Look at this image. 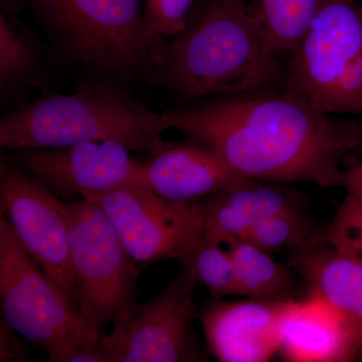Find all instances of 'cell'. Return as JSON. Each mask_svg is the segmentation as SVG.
I'll return each instance as SVG.
<instances>
[{
  "instance_id": "603a6c76",
  "label": "cell",
  "mask_w": 362,
  "mask_h": 362,
  "mask_svg": "<svg viewBox=\"0 0 362 362\" xmlns=\"http://www.w3.org/2000/svg\"><path fill=\"white\" fill-rule=\"evenodd\" d=\"M311 240L328 243L338 251L362 259V207L345 199L330 226Z\"/></svg>"
},
{
  "instance_id": "d4e9b609",
  "label": "cell",
  "mask_w": 362,
  "mask_h": 362,
  "mask_svg": "<svg viewBox=\"0 0 362 362\" xmlns=\"http://www.w3.org/2000/svg\"><path fill=\"white\" fill-rule=\"evenodd\" d=\"M344 188L347 192L345 199L362 207V156L351 168L346 169Z\"/></svg>"
},
{
  "instance_id": "7c38bea8",
  "label": "cell",
  "mask_w": 362,
  "mask_h": 362,
  "mask_svg": "<svg viewBox=\"0 0 362 362\" xmlns=\"http://www.w3.org/2000/svg\"><path fill=\"white\" fill-rule=\"evenodd\" d=\"M294 301L211 299L201 315L209 351L221 362L270 361L280 349L283 319Z\"/></svg>"
},
{
  "instance_id": "ac0fdd59",
  "label": "cell",
  "mask_w": 362,
  "mask_h": 362,
  "mask_svg": "<svg viewBox=\"0 0 362 362\" xmlns=\"http://www.w3.org/2000/svg\"><path fill=\"white\" fill-rule=\"evenodd\" d=\"M226 245L232 254L240 296L272 302L309 296L307 286L291 267L275 261L269 252L242 240Z\"/></svg>"
},
{
  "instance_id": "52a82bcc",
  "label": "cell",
  "mask_w": 362,
  "mask_h": 362,
  "mask_svg": "<svg viewBox=\"0 0 362 362\" xmlns=\"http://www.w3.org/2000/svg\"><path fill=\"white\" fill-rule=\"evenodd\" d=\"M64 209L78 308L100 330L136 303L140 269L103 209L87 199Z\"/></svg>"
},
{
  "instance_id": "9a60e30c",
  "label": "cell",
  "mask_w": 362,
  "mask_h": 362,
  "mask_svg": "<svg viewBox=\"0 0 362 362\" xmlns=\"http://www.w3.org/2000/svg\"><path fill=\"white\" fill-rule=\"evenodd\" d=\"M286 185L240 176L218 194L199 202L206 233L226 245L242 240L255 223L264 218L303 209V194Z\"/></svg>"
},
{
  "instance_id": "5b68a950",
  "label": "cell",
  "mask_w": 362,
  "mask_h": 362,
  "mask_svg": "<svg viewBox=\"0 0 362 362\" xmlns=\"http://www.w3.org/2000/svg\"><path fill=\"white\" fill-rule=\"evenodd\" d=\"M1 315L26 341L47 352L45 361L71 362L96 349L100 330L45 275L8 221L0 218Z\"/></svg>"
},
{
  "instance_id": "ba28073f",
  "label": "cell",
  "mask_w": 362,
  "mask_h": 362,
  "mask_svg": "<svg viewBox=\"0 0 362 362\" xmlns=\"http://www.w3.org/2000/svg\"><path fill=\"white\" fill-rule=\"evenodd\" d=\"M197 286L190 272L180 265L153 299L121 312L113 321V330L100 337L105 362L207 361L194 325Z\"/></svg>"
},
{
  "instance_id": "7402d4cb",
  "label": "cell",
  "mask_w": 362,
  "mask_h": 362,
  "mask_svg": "<svg viewBox=\"0 0 362 362\" xmlns=\"http://www.w3.org/2000/svg\"><path fill=\"white\" fill-rule=\"evenodd\" d=\"M195 0H144L145 25L150 47L170 40L188 25V16Z\"/></svg>"
},
{
  "instance_id": "5bb4252c",
  "label": "cell",
  "mask_w": 362,
  "mask_h": 362,
  "mask_svg": "<svg viewBox=\"0 0 362 362\" xmlns=\"http://www.w3.org/2000/svg\"><path fill=\"white\" fill-rule=\"evenodd\" d=\"M144 188L180 204H199L240 177L218 154L201 143L164 142L142 162Z\"/></svg>"
},
{
  "instance_id": "8fae6325",
  "label": "cell",
  "mask_w": 362,
  "mask_h": 362,
  "mask_svg": "<svg viewBox=\"0 0 362 362\" xmlns=\"http://www.w3.org/2000/svg\"><path fill=\"white\" fill-rule=\"evenodd\" d=\"M13 160L54 194L82 197L123 187H144L142 162L114 141L11 150Z\"/></svg>"
},
{
  "instance_id": "8992f818",
  "label": "cell",
  "mask_w": 362,
  "mask_h": 362,
  "mask_svg": "<svg viewBox=\"0 0 362 362\" xmlns=\"http://www.w3.org/2000/svg\"><path fill=\"white\" fill-rule=\"evenodd\" d=\"M284 87L334 115L362 112V4L323 0L285 62Z\"/></svg>"
},
{
  "instance_id": "ffe728a7",
  "label": "cell",
  "mask_w": 362,
  "mask_h": 362,
  "mask_svg": "<svg viewBox=\"0 0 362 362\" xmlns=\"http://www.w3.org/2000/svg\"><path fill=\"white\" fill-rule=\"evenodd\" d=\"M192 274L197 285L204 286L211 299L240 296L237 275L226 245L204 233L187 258L180 262Z\"/></svg>"
},
{
  "instance_id": "277c9868",
  "label": "cell",
  "mask_w": 362,
  "mask_h": 362,
  "mask_svg": "<svg viewBox=\"0 0 362 362\" xmlns=\"http://www.w3.org/2000/svg\"><path fill=\"white\" fill-rule=\"evenodd\" d=\"M61 66L82 78L144 81L150 44L141 0H23Z\"/></svg>"
},
{
  "instance_id": "3957f363",
  "label": "cell",
  "mask_w": 362,
  "mask_h": 362,
  "mask_svg": "<svg viewBox=\"0 0 362 362\" xmlns=\"http://www.w3.org/2000/svg\"><path fill=\"white\" fill-rule=\"evenodd\" d=\"M168 130L161 113L133 96L129 86L82 78L71 94L51 95L2 117L0 146L56 148L114 141L150 156L163 147Z\"/></svg>"
},
{
  "instance_id": "9c48e42d",
  "label": "cell",
  "mask_w": 362,
  "mask_h": 362,
  "mask_svg": "<svg viewBox=\"0 0 362 362\" xmlns=\"http://www.w3.org/2000/svg\"><path fill=\"white\" fill-rule=\"evenodd\" d=\"M85 199L103 209L126 251L141 265L182 261L206 233L199 202H171L141 187L116 188Z\"/></svg>"
},
{
  "instance_id": "7a4b0ae2",
  "label": "cell",
  "mask_w": 362,
  "mask_h": 362,
  "mask_svg": "<svg viewBox=\"0 0 362 362\" xmlns=\"http://www.w3.org/2000/svg\"><path fill=\"white\" fill-rule=\"evenodd\" d=\"M144 81L187 103L284 86L285 64L247 0H211L180 35L151 45Z\"/></svg>"
},
{
  "instance_id": "e0dca14e",
  "label": "cell",
  "mask_w": 362,
  "mask_h": 362,
  "mask_svg": "<svg viewBox=\"0 0 362 362\" xmlns=\"http://www.w3.org/2000/svg\"><path fill=\"white\" fill-rule=\"evenodd\" d=\"M289 266L316 295L362 329V259L310 240L295 250Z\"/></svg>"
},
{
  "instance_id": "cb8c5ba5",
  "label": "cell",
  "mask_w": 362,
  "mask_h": 362,
  "mask_svg": "<svg viewBox=\"0 0 362 362\" xmlns=\"http://www.w3.org/2000/svg\"><path fill=\"white\" fill-rule=\"evenodd\" d=\"M26 340L21 337L6 318L0 317V361H32V354ZM28 342V341H26Z\"/></svg>"
},
{
  "instance_id": "2e32d148",
  "label": "cell",
  "mask_w": 362,
  "mask_h": 362,
  "mask_svg": "<svg viewBox=\"0 0 362 362\" xmlns=\"http://www.w3.org/2000/svg\"><path fill=\"white\" fill-rule=\"evenodd\" d=\"M16 0H1L0 100L20 101L35 88L49 84L59 66L51 49L18 16Z\"/></svg>"
},
{
  "instance_id": "d6986e66",
  "label": "cell",
  "mask_w": 362,
  "mask_h": 362,
  "mask_svg": "<svg viewBox=\"0 0 362 362\" xmlns=\"http://www.w3.org/2000/svg\"><path fill=\"white\" fill-rule=\"evenodd\" d=\"M247 4L273 52L288 57L304 39L323 0H247Z\"/></svg>"
},
{
  "instance_id": "4fadbf2b",
  "label": "cell",
  "mask_w": 362,
  "mask_h": 362,
  "mask_svg": "<svg viewBox=\"0 0 362 362\" xmlns=\"http://www.w3.org/2000/svg\"><path fill=\"white\" fill-rule=\"evenodd\" d=\"M279 352L292 362L362 358V329L316 295L293 302L283 319Z\"/></svg>"
},
{
  "instance_id": "6da1fadb",
  "label": "cell",
  "mask_w": 362,
  "mask_h": 362,
  "mask_svg": "<svg viewBox=\"0 0 362 362\" xmlns=\"http://www.w3.org/2000/svg\"><path fill=\"white\" fill-rule=\"evenodd\" d=\"M161 115L168 130L247 177L344 188L343 159L362 156V122L324 112L284 86L194 100Z\"/></svg>"
},
{
  "instance_id": "30bf717a",
  "label": "cell",
  "mask_w": 362,
  "mask_h": 362,
  "mask_svg": "<svg viewBox=\"0 0 362 362\" xmlns=\"http://www.w3.org/2000/svg\"><path fill=\"white\" fill-rule=\"evenodd\" d=\"M0 207L26 251L78 307L64 202L13 159L1 156Z\"/></svg>"
},
{
  "instance_id": "484cf974",
  "label": "cell",
  "mask_w": 362,
  "mask_h": 362,
  "mask_svg": "<svg viewBox=\"0 0 362 362\" xmlns=\"http://www.w3.org/2000/svg\"><path fill=\"white\" fill-rule=\"evenodd\" d=\"M361 361H362V358H361Z\"/></svg>"
},
{
  "instance_id": "44dd1931",
  "label": "cell",
  "mask_w": 362,
  "mask_h": 362,
  "mask_svg": "<svg viewBox=\"0 0 362 362\" xmlns=\"http://www.w3.org/2000/svg\"><path fill=\"white\" fill-rule=\"evenodd\" d=\"M313 223L304 209L283 211L258 221L242 240L265 250L278 251L284 247L297 250L315 235Z\"/></svg>"
}]
</instances>
